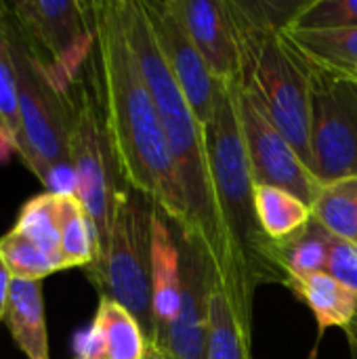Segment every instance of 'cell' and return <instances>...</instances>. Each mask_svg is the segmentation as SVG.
<instances>
[{"label": "cell", "instance_id": "6da1fadb", "mask_svg": "<svg viewBox=\"0 0 357 359\" xmlns=\"http://www.w3.org/2000/svg\"><path fill=\"white\" fill-rule=\"evenodd\" d=\"M204 137L221 246V261L213 273L215 286L225 294L244 334L252 341L257 290L269 282L284 286V273L274 259V240L265 236L257 217L255 181L238 124L234 80H217Z\"/></svg>", "mask_w": 357, "mask_h": 359}, {"label": "cell", "instance_id": "7a4b0ae2", "mask_svg": "<svg viewBox=\"0 0 357 359\" xmlns=\"http://www.w3.org/2000/svg\"><path fill=\"white\" fill-rule=\"evenodd\" d=\"M90 4L107 124L120 175L126 187L145 196L183 233L187 229L185 196L158 107L128 46L118 0Z\"/></svg>", "mask_w": 357, "mask_h": 359}, {"label": "cell", "instance_id": "3957f363", "mask_svg": "<svg viewBox=\"0 0 357 359\" xmlns=\"http://www.w3.org/2000/svg\"><path fill=\"white\" fill-rule=\"evenodd\" d=\"M118 11L137 67L158 107L166 143L185 196L187 229L181 233V238L198 244L204 250L215 273L221 261V246L213 210L204 126L196 120L185 95L181 93L156 44L143 2L118 0Z\"/></svg>", "mask_w": 357, "mask_h": 359}, {"label": "cell", "instance_id": "277c9868", "mask_svg": "<svg viewBox=\"0 0 357 359\" xmlns=\"http://www.w3.org/2000/svg\"><path fill=\"white\" fill-rule=\"evenodd\" d=\"M63 97L67 105L69 160L76 170V196L90 219L99 257L109 240L116 204L128 187L120 175L109 135L97 46L82 72L63 90Z\"/></svg>", "mask_w": 357, "mask_h": 359}, {"label": "cell", "instance_id": "5b68a950", "mask_svg": "<svg viewBox=\"0 0 357 359\" xmlns=\"http://www.w3.org/2000/svg\"><path fill=\"white\" fill-rule=\"evenodd\" d=\"M231 21L240 50L238 82L255 97L265 116L311 168L309 59L297 48L286 29H252L234 17Z\"/></svg>", "mask_w": 357, "mask_h": 359}, {"label": "cell", "instance_id": "8992f818", "mask_svg": "<svg viewBox=\"0 0 357 359\" xmlns=\"http://www.w3.org/2000/svg\"><path fill=\"white\" fill-rule=\"evenodd\" d=\"M8 4V2H6ZM8 40L17 80L19 156L50 194L76 196V170L67 147V105L50 82L8 6Z\"/></svg>", "mask_w": 357, "mask_h": 359}, {"label": "cell", "instance_id": "52a82bcc", "mask_svg": "<svg viewBox=\"0 0 357 359\" xmlns=\"http://www.w3.org/2000/svg\"><path fill=\"white\" fill-rule=\"evenodd\" d=\"M154 215L156 206L128 187L116 204L105 250L84 269L99 297H107L126 307L149 341L156 330L151 311Z\"/></svg>", "mask_w": 357, "mask_h": 359}, {"label": "cell", "instance_id": "ba28073f", "mask_svg": "<svg viewBox=\"0 0 357 359\" xmlns=\"http://www.w3.org/2000/svg\"><path fill=\"white\" fill-rule=\"evenodd\" d=\"M309 69V147L314 175L320 183L357 177V76L311 59Z\"/></svg>", "mask_w": 357, "mask_h": 359}, {"label": "cell", "instance_id": "9c48e42d", "mask_svg": "<svg viewBox=\"0 0 357 359\" xmlns=\"http://www.w3.org/2000/svg\"><path fill=\"white\" fill-rule=\"evenodd\" d=\"M8 6L50 82L63 93L95 53L93 4L76 0H19L8 2Z\"/></svg>", "mask_w": 357, "mask_h": 359}, {"label": "cell", "instance_id": "30bf717a", "mask_svg": "<svg viewBox=\"0 0 357 359\" xmlns=\"http://www.w3.org/2000/svg\"><path fill=\"white\" fill-rule=\"evenodd\" d=\"M236 114L255 185L282 187L311 206L322 187L320 179L240 82H236Z\"/></svg>", "mask_w": 357, "mask_h": 359}, {"label": "cell", "instance_id": "8fae6325", "mask_svg": "<svg viewBox=\"0 0 357 359\" xmlns=\"http://www.w3.org/2000/svg\"><path fill=\"white\" fill-rule=\"evenodd\" d=\"M181 273L183 301L175 322L158 330L151 339V349L162 359H206L208 339V297L215 282L213 267L204 250L181 238Z\"/></svg>", "mask_w": 357, "mask_h": 359}, {"label": "cell", "instance_id": "7c38bea8", "mask_svg": "<svg viewBox=\"0 0 357 359\" xmlns=\"http://www.w3.org/2000/svg\"><path fill=\"white\" fill-rule=\"evenodd\" d=\"M156 44L185 95L196 120L204 126L213 114L217 78L191 42L173 0H141Z\"/></svg>", "mask_w": 357, "mask_h": 359}, {"label": "cell", "instance_id": "4fadbf2b", "mask_svg": "<svg viewBox=\"0 0 357 359\" xmlns=\"http://www.w3.org/2000/svg\"><path fill=\"white\" fill-rule=\"evenodd\" d=\"M191 42L217 80L240 76V50L227 0H173Z\"/></svg>", "mask_w": 357, "mask_h": 359}, {"label": "cell", "instance_id": "5bb4252c", "mask_svg": "<svg viewBox=\"0 0 357 359\" xmlns=\"http://www.w3.org/2000/svg\"><path fill=\"white\" fill-rule=\"evenodd\" d=\"M181 244L170 231V221L156 210L151 225V311L156 324L154 334L177 320L181 311Z\"/></svg>", "mask_w": 357, "mask_h": 359}, {"label": "cell", "instance_id": "9a60e30c", "mask_svg": "<svg viewBox=\"0 0 357 359\" xmlns=\"http://www.w3.org/2000/svg\"><path fill=\"white\" fill-rule=\"evenodd\" d=\"M284 286L292 290L316 316L318 343L314 347V355L326 330L341 328L345 334H349L357 326V292L335 280L330 273L288 278Z\"/></svg>", "mask_w": 357, "mask_h": 359}, {"label": "cell", "instance_id": "2e32d148", "mask_svg": "<svg viewBox=\"0 0 357 359\" xmlns=\"http://www.w3.org/2000/svg\"><path fill=\"white\" fill-rule=\"evenodd\" d=\"M4 324L25 359H50L42 282L13 278Z\"/></svg>", "mask_w": 357, "mask_h": 359}, {"label": "cell", "instance_id": "e0dca14e", "mask_svg": "<svg viewBox=\"0 0 357 359\" xmlns=\"http://www.w3.org/2000/svg\"><path fill=\"white\" fill-rule=\"evenodd\" d=\"M332 240L335 236L328 233L316 219H311L297 233L274 242V259L284 273V284L288 278L326 273Z\"/></svg>", "mask_w": 357, "mask_h": 359}, {"label": "cell", "instance_id": "ac0fdd59", "mask_svg": "<svg viewBox=\"0 0 357 359\" xmlns=\"http://www.w3.org/2000/svg\"><path fill=\"white\" fill-rule=\"evenodd\" d=\"M93 324L101 332L107 359H145L151 343L137 318L120 303L99 297Z\"/></svg>", "mask_w": 357, "mask_h": 359}, {"label": "cell", "instance_id": "d6986e66", "mask_svg": "<svg viewBox=\"0 0 357 359\" xmlns=\"http://www.w3.org/2000/svg\"><path fill=\"white\" fill-rule=\"evenodd\" d=\"M255 208L265 236L274 242L297 233L314 219L311 206L274 185H255Z\"/></svg>", "mask_w": 357, "mask_h": 359}, {"label": "cell", "instance_id": "ffe728a7", "mask_svg": "<svg viewBox=\"0 0 357 359\" xmlns=\"http://www.w3.org/2000/svg\"><path fill=\"white\" fill-rule=\"evenodd\" d=\"M311 217L335 238L357 244V177L322 183Z\"/></svg>", "mask_w": 357, "mask_h": 359}, {"label": "cell", "instance_id": "44dd1931", "mask_svg": "<svg viewBox=\"0 0 357 359\" xmlns=\"http://www.w3.org/2000/svg\"><path fill=\"white\" fill-rule=\"evenodd\" d=\"M57 223L65 269H86L97 257L90 219L78 196H57Z\"/></svg>", "mask_w": 357, "mask_h": 359}, {"label": "cell", "instance_id": "7402d4cb", "mask_svg": "<svg viewBox=\"0 0 357 359\" xmlns=\"http://www.w3.org/2000/svg\"><path fill=\"white\" fill-rule=\"evenodd\" d=\"M286 34L311 61L349 74L357 69V27L286 29Z\"/></svg>", "mask_w": 357, "mask_h": 359}, {"label": "cell", "instance_id": "603a6c76", "mask_svg": "<svg viewBox=\"0 0 357 359\" xmlns=\"http://www.w3.org/2000/svg\"><path fill=\"white\" fill-rule=\"evenodd\" d=\"M13 229L25 236L42 255H46L59 267V271H65L57 223V194L44 191L29 198L21 206Z\"/></svg>", "mask_w": 357, "mask_h": 359}, {"label": "cell", "instance_id": "cb8c5ba5", "mask_svg": "<svg viewBox=\"0 0 357 359\" xmlns=\"http://www.w3.org/2000/svg\"><path fill=\"white\" fill-rule=\"evenodd\" d=\"M252 341L244 334L229 301L215 286L208 297V339H206V359H252Z\"/></svg>", "mask_w": 357, "mask_h": 359}, {"label": "cell", "instance_id": "d4e9b609", "mask_svg": "<svg viewBox=\"0 0 357 359\" xmlns=\"http://www.w3.org/2000/svg\"><path fill=\"white\" fill-rule=\"evenodd\" d=\"M307 0H227L231 17L252 29H288Z\"/></svg>", "mask_w": 357, "mask_h": 359}, {"label": "cell", "instance_id": "484cf974", "mask_svg": "<svg viewBox=\"0 0 357 359\" xmlns=\"http://www.w3.org/2000/svg\"><path fill=\"white\" fill-rule=\"evenodd\" d=\"M0 257L15 280L42 282L46 276L59 271V267L46 255H42L25 236L15 229L0 238Z\"/></svg>", "mask_w": 357, "mask_h": 359}, {"label": "cell", "instance_id": "4316f807", "mask_svg": "<svg viewBox=\"0 0 357 359\" xmlns=\"http://www.w3.org/2000/svg\"><path fill=\"white\" fill-rule=\"evenodd\" d=\"M0 122L17 137L19 143V105L17 80L8 40V4L0 2Z\"/></svg>", "mask_w": 357, "mask_h": 359}, {"label": "cell", "instance_id": "83f0119b", "mask_svg": "<svg viewBox=\"0 0 357 359\" xmlns=\"http://www.w3.org/2000/svg\"><path fill=\"white\" fill-rule=\"evenodd\" d=\"M357 27V0H307L288 29Z\"/></svg>", "mask_w": 357, "mask_h": 359}, {"label": "cell", "instance_id": "f1b7e54d", "mask_svg": "<svg viewBox=\"0 0 357 359\" xmlns=\"http://www.w3.org/2000/svg\"><path fill=\"white\" fill-rule=\"evenodd\" d=\"M326 273H330L335 280L357 292V244L335 238Z\"/></svg>", "mask_w": 357, "mask_h": 359}, {"label": "cell", "instance_id": "f546056e", "mask_svg": "<svg viewBox=\"0 0 357 359\" xmlns=\"http://www.w3.org/2000/svg\"><path fill=\"white\" fill-rule=\"evenodd\" d=\"M11 284H13V276L4 263V259L0 257V322H4V313H6V305H8V294H11Z\"/></svg>", "mask_w": 357, "mask_h": 359}, {"label": "cell", "instance_id": "4dcf8cb0", "mask_svg": "<svg viewBox=\"0 0 357 359\" xmlns=\"http://www.w3.org/2000/svg\"><path fill=\"white\" fill-rule=\"evenodd\" d=\"M13 154H19V143H17V137L0 124V164L8 162V158Z\"/></svg>", "mask_w": 357, "mask_h": 359}, {"label": "cell", "instance_id": "1f68e13d", "mask_svg": "<svg viewBox=\"0 0 357 359\" xmlns=\"http://www.w3.org/2000/svg\"><path fill=\"white\" fill-rule=\"evenodd\" d=\"M347 343H349V353L351 359H357V326L347 334Z\"/></svg>", "mask_w": 357, "mask_h": 359}, {"label": "cell", "instance_id": "d6a6232c", "mask_svg": "<svg viewBox=\"0 0 357 359\" xmlns=\"http://www.w3.org/2000/svg\"><path fill=\"white\" fill-rule=\"evenodd\" d=\"M145 359H162V355H160V353H158L156 349H151V351H149V355H147Z\"/></svg>", "mask_w": 357, "mask_h": 359}, {"label": "cell", "instance_id": "836d02e7", "mask_svg": "<svg viewBox=\"0 0 357 359\" xmlns=\"http://www.w3.org/2000/svg\"><path fill=\"white\" fill-rule=\"evenodd\" d=\"M353 74H356V76H357V69H356V72H353Z\"/></svg>", "mask_w": 357, "mask_h": 359}, {"label": "cell", "instance_id": "e575fe53", "mask_svg": "<svg viewBox=\"0 0 357 359\" xmlns=\"http://www.w3.org/2000/svg\"><path fill=\"white\" fill-rule=\"evenodd\" d=\"M0 124H2V122H0ZM2 126H4V124H2Z\"/></svg>", "mask_w": 357, "mask_h": 359}]
</instances>
